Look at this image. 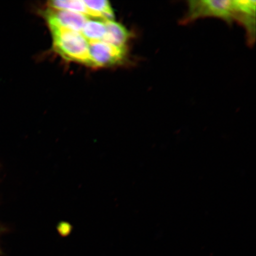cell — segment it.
Segmentation results:
<instances>
[{
	"mask_svg": "<svg viewBox=\"0 0 256 256\" xmlns=\"http://www.w3.org/2000/svg\"><path fill=\"white\" fill-rule=\"evenodd\" d=\"M1 254H2V250H1V249H0V256H1Z\"/></svg>",
	"mask_w": 256,
	"mask_h": 256,
	"instance_id": "10",
	"label": "cell"
},
{
	"mask_svg": "<svg viewBox=\"0 0 256 256\" xmlns=\"http://www.w3.org/2000/svg\"><path fill=\"white\" fill-rule=\"evenodd\" d=\"M50 8L69 11L88 16V10L81 0H56L48 2Z\"/></svg>",
	"mask_w": 256,
	"mask_h": 256,
	"instance_id": "8",
	"label": "cell"
},
{
	"mask_svg": "<svg viewBox=\"0 0 256 256\" xmlns=\"http://www.w3.org/2000/svg\"><path fill=\"white\" fill-rule=\"evenodd\" d=\"M106 33L104 21L98 18H88L81 34L89 42L102 41Z\"/></svg>",
	"mask_w": 256,
	"mask_h": 256,
	"instance_id": "6",
	"label": "cell"
},
{
	"mask_svg": "<svg viewBox=\"0 0 256 256\" xmlns=\"http://www.w3.org/2000/svg\"><path fill=\"white\" fill-rule=\"evenodd\" d=\"M44 16L46 20L56 22L60 26L80 34L88 18V16L78 12L52 8L47 9Z\"/></svg>",
	"mask_w": 256,
	"mask_h": 256,
	"instance_id": "4",
	"label": "cell"
},
{
	"mask_svg": "<svg viewBox=\"0 0 256 256\" xmlns=\"http://www.w3.org/2000/svg\"><path fill=\"white\" fill-rule=\"evenodd\" d=\"M106 28L104 39L102 41L114 46L126 49L130 34L127 28L114 20H104Z\"/></svg>",
	"mask_w": 256,
	"mask_h": 256,
	"instance_id": "5",
	"label": "cell"
},
{
	"mask_svg": "<svg viewBox=\"0 0 256 256\" xmlns=\"http://www.w3.org/2000/svg\"><path fill=\"white\" fill-rule=\"evenodd\" d=\"M46 20L52 34L54 50L66 60L92 66L88 42L82 35Z\"/></svg>",
	"mask_w": 256,
	"mask_h": 256,
	"instance_id": "1",
	"label": "cell"
},
{
	"mask_svg": "<svg viewBox=\"0 0 256 256\" xmlns=\"http://www.w3.org/2000/svg\"><path fill=\"white\" fill-rule=\"evenodd\" d=\"M89 53L92 66L117 65L124 62L126 49L120 48L103 41L89 42Z\"/></svg>",
	"mask_w": 256,
	"mask_h": 256,
	"instance_id": "3",
	"label": "cell"
},
{
	"mask_svg": "<svg viewBox=\"0 0 256 256\" xmlns=\"http://www.w3.org/2000/svg\"><path fill=\"white\" fill-rule=\"evenodd\" d=\"M188 11L182 24H188L198 18L214 17L222 18L228 24L238 22L239 0H192L188 2Z\"/></svg>",
	"mask_w": 256,
	"mask_h": 256,
	"instance_id": "2",
	"label": "cell"
},
{
	"mask_svg": "<svg viewBox=\"0 0 256 256\" xmlns=\"http://www.w3.org/2000/svg\"><path fill=\"white\" fill-rule=\"evenodd\" d=\"M57 231L60 236H68L72 232V226L68 222H62L57 226Z\"/></svg>",
	"mask_w": 256,
	"mask_h": 256,
	"instance_id": "9",
	"label": "cell"
},
{
	"mask_svg": "<svg viewBox=\"0 0 256 256\" xmlns=\"http://www.w3.org/2000/svg\"><path fill=\"white\" fill-rule=\"evenodd\" d=\"M88 10V16L102 20H114V12L110 2L106 0L84 1Z\"/></svg>",
	"mask_w": 256,
	"mask_h": 256,
	"instance_id": "7",
	"label": "cell"
}]
</instances>
